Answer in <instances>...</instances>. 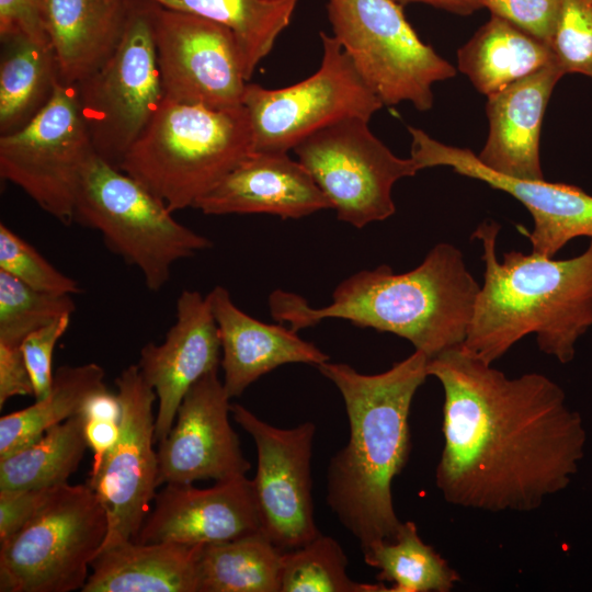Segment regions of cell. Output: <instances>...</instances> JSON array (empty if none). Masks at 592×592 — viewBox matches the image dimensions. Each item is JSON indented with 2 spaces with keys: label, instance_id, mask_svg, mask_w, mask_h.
Masks as SVG:
<instances>
[{
  "label": "cell",
  "instance_id": "1",
  "mask_svg": "<svg viewBox=\"0 0 592 592\" xmlns=\"http://www.w3.org/2000/svg\"><path fill=\"white\" fill-rule=\"evenodd\" d=\"M444 392L435 485L453 505L528 512L570 481L584 432L561 387L539 373L510 378L463 345L429 360Z\"/></svg>",
  "mask_w": 592,
  "mask_h": 592
},
{
  "label": "cell",
  "instance_id": "2",
  "mask_svg": "<svg viewBox=\"0 0 592 592\" xmlns=\"http://www.w3.org/2000/svg\"><path fill=\"white\" fill-rule=\"evenodd\" d=\"M429 356L414 352L379 374L343 363L317 366L342 395L349 419L346 445L330 459L327 503L362 550L392 540L402 522L395 511L392 481L411 451L412 400L428 375Z\"/></svg>",
  "mask_w": 592,
  "mask_h": 592
},
{
  "label": "cell",
  "instance_id": "3",
  "mask_svg": "<svg viewBox=\"0 0 592 592\" xmlns=\"http://www.w3.org/2000/svg\"><path fill=\"white\" fill-rule=\"evenodd\" d=\"M479 291L463 252L441 242L408 272L397 274L382 264L351 275L321 308L281 289L270 295L269 307L276 321L287 322L295 331L325 319H344L403 338L432 358L463 345Z\"/></svg>",
  "mask_w": 592,
  "mask_h": 592
},
{
  "label": "cell",
  "instance_id": "4",
  "mask_svg": "<svg viewBox=\"0 0 592 592\" xmlns=\"http://www.w3.org/2000/svg\"><path fill=\"white\" fill-rule=\"evenodd\" d=\"M501 226L482 221L471 234L482 247L483 284L463 348L492 364L524 337L560 363L592 327V238L579 255L555 260L512 250L497 255Z\"/></svg>",
  "mask_w": 592,
  "mask_h": 592
},
{
  "label": "cell",
  "instance_id": "5",
  "mask_svg": "<svg viewBox=\"0 0 592 592\" xmlns=\"http://www.w3.org/2000/svg\"><path fill=\"white\" fill-rule=\"evenodd\" d=\"M253 151L243 105L214 110L164 99L119 169L174 213L193 207Z\"/></svg>",
  "mask_w": 592,
  "mask_h": 592
},
{
  "label": "cell",
  "instance_id": "6",
  "mask_svg": "<svg viewBox=\"0 0 592 592\" xmlns=\"http://www.w3.org/2000/svg\"><path fill=\"white\" fill-rule=\"evenodd\" d=\"M172 214L141 183L94 155L77 191L73 223L99 231L109 250L137 267L146 287L158 292L178 261L213 244Z\"/></svg>",
  "mask_w": 592,
  "mask_h": 592
},
{
  "label": "cell",
  "instance_id": "7",
  "mask_svg": "<svg viewBox=\"0 0 592 592\" xmlns=\"http://www.w3.org/2000/svg\"><path fill=\"white\" fill-rule=\"evenodd\" d=\"M106 534V512L88 483L55 487L37 513L0 544V591L81 590Z\"/></svg>",
  "mask_w": 592,
  "mask_h": 592
},
{
  "label": "cell",
  "instance_id": "8",
  "mask_svg": "<svg viewBox=\"0 0 592 592\" xmlns=\"http://www.w3.org/2000/svg\"><path fill=\"white\" fill-rule=\"evenodd\" d=\"M76 87L96 156L119 169L164 100L148 0H130L116 47Z\"/></svg>",
  "mask_w": 592,
  "mask_h": 592
},
{
  "label": "cell",
  "instance_id": "9",
  "mask_svg": "<svg viewBox=\"0 0 592 592\" xmlns=\"http://www.w3.org/2000/svg\"><path fill=\"white\" fill-rule=\"evenodd\" d=\"M333 36L384 105H433L434 82L456 69L424 44L391 0H328Z\"/></svg>",
  "mask_w": 592,
  "mask_h": 592
},
{
  "label": "cell",
  "instance_id": "10",
  "mask_svg": "<svg viewBox=\"0 0 592 592\" xmlns=\"http://www.w3.org/2000/svg\"><path fill=\"white\" fill-rule=\"evenodd\" d=\"M322 59L309 78L282 89L247 83L242 105L254 151L288 152L318 129L346 117L367 121L384 105L338 39L320 33Z\"/></svg>",
  "mask_w": 592,
  "mask_h": 592
},
{
  "label": "cell",
  "instance_id": "11",
  "mask_svg": "<svg viewBox=\"0 0 592 592\" xmlns=\"http://www.w3.org/2000/svg\"><path fill=\"white\" fill-rule=\"evenodd\" d=\"M293 150L337 217L356 228L392 216L394 184L421 170L411 157L394 155L357 116L318 129Z\"/></svg>",
  "mask_w": 592,
  "mask_h": 592
},
{
  "label": "cell",
  "instance_id": "12",
  "mask_svg": "<svg viewBox=\"0 0 592 592\" xmlns=\"http://www.w3.org/2000/svg\"><path fill=\"white\" fill-rule=\"evenodd\" d=\"M94 155L77 87L58 82L49 102L32 121L0 137V175L69 226L82 174Z\"/></svg>",
  "mask_w": 592,
  "mask_h": 592
},
{
  "label": "cell",
  "instance_id": "13",
  "mask_svg": "<svg viewBox=\"0 0 592 592\" xmlns=\"http://www.w3.org/2000/svg\"><path fill=\"white\" fill-rule=\"evenodd\" d=\"M115 384L122 409L119 436L101 460L92 464L87 482L107 517V534L99 553L136 538L159 486L153 449L157 395L138 365L123 369Z\"/></svg>",
  "mask_w": 592,
  "mask_h": 592
},
{
  "label": "cell",
  "instance_id": "14",
  "mask_svg": "<svg viewBox=\"0 0 592 592\" xmlns=\"http://www.w3.org/2000/svg\"><path fill=\"white\" fill-rule=\"evenodd\" d=\"M149 2L164 99L214 110L242 105L248 79L234 33L205 18Z\"/></svg>",
  "mask_w": 592,
  "mask_h": 592
},
{
  "label": "cell",
  "instance_id": "15",
  "mask_svg": "<svg viewBox=\"0 0 592 592\" xmlns=\"http://www.w3.org/2000/svg\"><path fill=\"white\" fill-rule=\"evenodd\" d=\"M234 420L251 435L257 471L251 480L262 532L282 551L304 546L320 534L315 521L311 457L316 425L273 426L238 403Z\"/></svg>",
  "mask_w": 592,
  "mask_h": 592
},
{
  "label": "cell",
  "instance_id": "16",
  "mask_svg": "<svg viewBox=\"0 0 592 592\" xmlns=\"http://www.w3.org/2000/svg\"><path fill=\"white\" fill-rule=\"evenodd\" d=\"M411 158L419 168L451 167L456 173L482 181L521 202L533 218L526 236L532 251L554 258L569 241L592 238V195L582 189L545 180H521L494 172L467 148L445 145L425 132L408 127Z\"/></svg>",
  "mask_w": 592,
  "mask_h": 592
},
{
  "label": "cell",
  "instance_id": "17",
  "mask_svg": "<svg viewBox=\"0 0 592 592\" xmlns=\"http://www.w3.org/2000/svg\"><path fill=\"white\" fill-rule=\"evenodd\" d=\"M230 398L218 369L185 394L168 435L159 442L158 485L244 476L250 463L229 422Z\"/></svg>",
  "mask_w": 592,
  "mask_h": 592
},
{
  "label": "cell",
  "instance_id": "18",
  "mask_svg": "<svg viewBox=\"0 0 592 592\" xmlns=\"http://www.w3.org/2000/svg\"><path fill=\"white\" fill-rule=\"evenodd\" d=\"M262 531L251 480L244 476L209 488L166 483L136 538L139 543L208 545Z\"/></svg>",
  "mask_w": 592,
  "mask_h": 592
},
{
  "label": "cell",
  "instance_id": "19",
  "mask_svg": "<svg viewBox=\"0 0 592 592\" xmlns=\"http://www.w3.org/2000/svg\"><path fill=\"white\" fill-rule=\"evenodd\" d=\"M220 352L219 331L208 296L183 291L177 299L175 321L164 341L144 345L137 364L157 395L156 441L160 442L170 432L187 390L205 374L218 369Z\"/></svg>",
  "mask_w": 592,
  "mask_h": 592
},
{
  "label": "cell",
  "instance_id": "20",
  "mask_svg": "<svg viewBox=\"0 0 592 592\" xmlns=\"http://www.w3.org/2000/svg\"><path fill=\"white\" fill-rule=\"evenodd\" d=\"M192 208L206 215L301 218L331 208L307 169L287 152L253 151Z\"/></svg>",
  "mask_w": 592,
  "mask_h": 592
},
{
  "label": "cell",
  "instance_id": "21",
  "mask_svg": "<svg viewBox=\"0 0 592 592\" xmlns=\"http://www.w3.org/2000/svg\"><path fill=\"white\" fill-rule=\"evenodd\" d=\"M563 71L554 61L488 95L489 134L477 155L490 170L521 180H544L539 158L543 117Z\"/></svg>",
  "mask_w": 592,
  "mask_h": 592
},
{
  "label": "cell",
  "instance_id": "22",
  "mask_svg": "<svg viewBox=\"0 0 592 592\" xmlns=\"http://www.w3.org/2000/svg\"><path fill=\"white\" fill-rule=\"evenodd\" d=\"M207 296L220 337L223 385L230 399L281 365L317 367L329 361V355L292 328L265 323L239 309L225 287L215 286Z\"/></svg>",
  "mask_w": 592,
  "mask_h": 592
},
{
  "label": "cell",
  "instance_id": "23",
  "mask_svg": "<svg viewBox=\"0 0 592 592\" xmlns=\"http://www.w3.org/2000/svg\"><path fill=\"white\" fill-rule=\"evenodd\" d=\"M130 0H43V25L59 82L77 84L111 55L122 36Z\"/></svg>",
  "mask_w": 592,
  "mask_h": 592
},
{
  "label": "cell",
  "instance_id": "24",
  "mask_svg": "<svg viewBox=\"0 0 592 592\" xmlns=\"http://www.w3.org/2000/svg\"><path fill=\"white\" fill-rule=\"evenodd\" d=\"M204 545L126 543L101 550L82 592H198Z\"/></svg>",
  "mask_w": 592,
  "mask_h": 592
},
{
  "label": "cell",
  "instance_id": "25",
  "mask_svg": "<svg viewBox=\"0 0 592 592\" xmlns=\"http://www.w3.org/2000/svg\"><path fill=\"white\" fill-rule=\"evenodd\" d=\"M457 60L487 96L556 61L549 44L493 14L458 49Z\"/></svg>",
  "mask_w": 592,
  "mask_h": 592
},
{
  "label": "cell",
  "instance_id": "26",
  "mask_svg": "<svg viewBox=\"0 0 592 592\" xmlns=\"http://www.w3.org/2000/svg\"><path fill=\"white\" fill-rule=\"evenodd\" d=\"M0 135L32 121L49 102L59 82L49 43L18 34L1 38Z\"/></svg>",
  "mask_w": 592,
  "mask_h": 592
},
{
  "label": "cell",
  "instance_id": "27",
  "mask_svg": "<svg viewBox=\"0 0 592 592\" xmlns=\"http://www.w3.org/2000/svg\"><path fill=\"white\" fill-rule=\"evenodd\" d=\"M282 554L262 531L204 545L198 592H281Z\"/></svg>",
  "mask_w": 592,
  "mask_h": 592
},
{
  "label": "cell",
  "instance_id": "28",
  "mask_svg": "<svg viewBox=\"0 0 592 592\" xmlns=\"http://www.w3.org/2000/svg\"><path fill=\"white\" fill-rule=\"evenodd\" d=\"M104 375L103 368L95 363L60 366L45 397L0 419V458L35 442L53 426L80 413L86 401L106 387Z\"/></svg>",
  "mask_w": 592,
  "mask_h": 592
},
{
  "label": "cell",
  "instance_id": "29",
  "mask_svg": "<svg viewBox=\"0 0 592 592\" xmlns=\"http://www.w3.org/2000/svg\"><path fill=\"white\" fill-rule=\"evenodd\" d=\"M228 27L240 47L249 80L288 25L298 0H148Z\"/></svg>",
  "mask_w": 592,
  "mask_h": 592
},
{
  "label": "cell",
  "instance_id": "30",
  "mask_svg": "<svg viewBox=\"0 0 592 592\" xmlns=\"http://www.w3.org/2000/svg\"><path fill=\"white\" fill-rule=\"evenodd\" d=\"M87 448L84 418L78 413L0 458V489H41L66 483Z\"/></svg>",
  "mask_w": 592,
  "mask_h": 592
},
{
  "label": "cell",
  "instance_id": "31",
  "mask_svg": "<svg viewBox=\"0 0 592 592\" xmlns=\"http://www.w3.org/2000/svg\"><path fill=\"white\" fill-rule=\"evenodd\" d=\"M362 551L365 563L378 570L377 580L391 583L388 592H449L460 580L422 540L411 521L401 524L392 540L375 543Z\"/></svg>",
  "mask_w": 592,
  "mask_h": 592
},
{
  "label": "cell",
  "instance_id": "32",
  "mask_svg": "<svg viewBox=\"0 0 592 592\" xmlns=\"http://www.w3.org/2000/svg\"><path fill=\"white\" fill-rule=\"evenodd\" d=\"M348 557L332 537L319 534L283 551L281 592H388L384 583H362L346 572Z\"/></svg>",
  "mask_w": 592,
  "mask_h": 592
},
{
  "label": "cell",
  "instance_id": "33",
  "mask_svg": "<svg viewBox=\"0 0 592 592\" xmlns=\"http://www.w3.org/2000/svg\"><path fill=\"white\" fill-rule=\"evenodd\" d=\"M75 309L72 295L42 292L0 271V343L21 346L29 334Z\"/></svg>",
  "mask_w": 592,
  "mask_h": 592
},
{
  "label": "cell",
  "instance_id": "34",
  "mask_svg": "<svg viewBox=\"0 0 592 592\" xmlns=\"http://www.w3.org/2000/svg\"><path fill=\"white\" fill-rule=\"evenodd\" d=\"M0 271L42 292L66 295L81 292L76 280L57 270L3 223L0 224Z\"/></svg>",
  "mask_w": 592,
  "mask_h": 592
},
{
  "label": "cell",
  "instance_id": "35",
  "mask_svg": "<svg viewBox=\"0 0 592 592\" xmlns=\"http://www.w3.org/2000/svg\"><path fill=\"white\" fill-rule=\"evenodd\" d=\"M550 47L565 75L592 78V0H562Z\"/></svg>",
  "mask_w": 592,
  "mask_h": 592
},
{
  "label": "cell",
  "instance_id": "36",
  "mask_svg": "<svg viewBox=\"0 0 592 592\" xmlns=\"http://www.w3.org/2000/svg\"><path fill=\"white\" fill-rule=\"evenodd\" d=\"M72 315H64L29 334L21 350L29 369L35 399L45 397L53 385V353L59 339L69 328Z\"/></svg>",
  "mask_w": 592,
  "mask_h": 592
},
{
  "label": "cell",
  "instance_id": "37",
  "mask_svg": "<svg viewBox=\"0 0 592 592\" xmlns=\"http://www.w3.org/2000/svg\"><path fill=\"white\" fill-rule=\"evenodd\" d=\"M493 15L550 45L562 0H480Z\"/></svg>",
  "mask_w": 592,
  "mask_h": 592
},
{
  "label": "cell",
  "instance_id": "38",
  "mask_svg": "<svg viewBox=\"0 0 592 592\" xmlns=\"http://www.w3.org/2000/svg\"><path fill=\"white\" fill-rule=\"evenodd\" d=\"M54 488L0 489V544L16 534L37 513Z\"/></svg>",
  "mask_w": 592,
  "mask_h": 592
},
{
  "label": "cell",
  "instance_id": "39",
  "mask_svg": "<svg viewBox=\"0 0 592 592\" xmlns=\"http://www.w3.org/2000/svg\"><path fill=\"white\" fill-rule=\"evenodd\" d=\"M43 0H0V38L22 34L49 43L43 25Z\"/></svg>",
  "mask_w": 592,
  "mask_h": 592
},
{
  "label": "cell",
  "instance_id": "40",
  "mask_svg": "<svg viewBox=\"0 0 592 592\" xmlns=\"http://www.w3.org/2000/svg\"><path fill=\"white\" fill-rule=\"evenodd\" d=\"M15 396H34L33 383L21 346L0 343V408Z\"/></svg>",
  "mask_w": 592,
  "mask_h": 592
},
{
  "label": "cell",
  "instance_id": "41",
  "mask_svg": "<svg viewBox=\"0 0 592 592\" xmlns=\"http://www.w3.org/2000/svg\"><path fill=\"white\" fill-rule=\"evenodd\" d=\"M84 434L88 447L93 452L92 464H95L101 460V458L117 442L119 436V421L84 419Z\"/></svg>",
  "mask_w": 592,
  "mask_h": 592
},
{
  "label": "cell",
  "instance_id": "42",
  "mask_svg": "<svg viewBox=\"0 0 592 592\" xmlns=\"http://www.w3.org/2000/svg\"><path fill=\"white\" fill-rule=\"evenodd\" d=\"M121 402L117 394H113L103 388L93 394L82 407L80 414L84 419H107L116 420L121 419Z\"/></svg>",
  "mask_w": 592,
  "mask_h": 592
},
{
  "label": "cell",
  "instance_id": "43",
  "mask_svg": "<svg viewBox=\"0 0 592 592\" xmlns=\"http://www.w3.org/2000/svg\"><path fill=\"white\" fill-rule=\"evenodd\" d=\"M400 5L410 2H423L436 8L444 9L452 13L467 15L471 14L482 7L480 0H391Z\"/></svg>",
  "mask_w": 592,
  "mask_h": 592
}]
</instances>
